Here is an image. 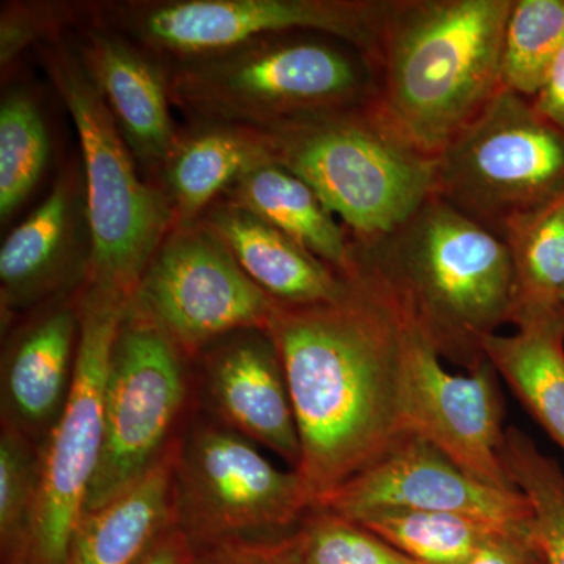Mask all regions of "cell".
Returning a JSON list of instances; mask_svg holds the SVG:
<instances>
[{"instance_id":"277c9868","label":"cell","mask_w":564,"mask_h":564,"mask_svg":"<svg viewBox=\"0 0 564 564\" xmlns=\"http://www.w3.org/2000/svg\"><path fill=\"white\" fill-rule=\"evenodd\" d=\"M169 69L172 104L195 120L265 132L362 109L378 98L375 63L350 43L317 32L265 36Z\"/></svg>"},{"instance_id":"d6a6232c","label":"cell","mask_w":564,"mask_h":564,"mask_svg":"<svg viewBox=\"0 0 564 564\" xmlns=\"http://www.w3.org/2000/svg\"><path fill=\"white\" fill-rule=\"evenodd\" d=\"M536 558L525 524L494 534L463 564H533Z\"/></svg>"},{"instance_id":"d4e9b609","label":"cell","mask_w":564,"mask_h":564,"mask_svg":"<svg viewBox=\"0 0 564 564\" xmlns=\"http://www.w3.org/2000/svg\"><path fill=\"white\" fill-rule=\"evenodd\" d=\"M419 564H463L502 525L444 511L384 510L352 519Z\"/></svg>"},{"instance_id":"8992f818","label":"cell","mask_w":564,"mask_h":564,"mask_svg":"<svg viewBox=\"0 0 564 564\" xmlns=\"http://www.w3.org/2000/svg\"><path fill=\"white\" fill-rule=\"evenodd\" d=\"M40 57L80 141L93 243L87 282L131 300L141 274L176 226V215L162 188L140 180L132 152L76 46L46 41Z\"/></svg>"},{"instance_id":"7402d4cb","label":"cell","mask_w":564,"mask_h":564,"mask_svg":"<svg viewBox=\"0 0 564 564\" xmlns=\"http://www.w3.org/2000/svg\"><path fill=\"white\" fill-rule=\"evenodd\" d=\"M516 328L513 336L486 340V359L564 451V303Z\"/></svg>"},{"instance_id":"e0dca14e","label":"cell","mask_w":564,"mask_h":564,"mask_svg":"<svg viewBox=\"0 0 564 564\" xmlns=\"http://www.w3.org/2000/svg\"><path fill=\"white\" fill-rule=\"evenodd\" d=\"M74 46L133 158L161 170L180 135L170 113L169 70L102 24L82 29Z\"/></svg>"},{"instance_id":"484cf974","label":"cell","mask_w":564,"mask_h":564,"mask_svg":"<svg viewBox=\"0 0 564 564\" xmlns=\"http://www.w3.org/2000/svg\"><path fill=\"white\" fill-rule=\"evenodd\" d=\"M505 470L530 503L529 540L545 564H564V474L516 426L505 429Z\"/></svg>"},{"instance_id":"ac0fdd59","label":"cell","mask_w":564,"mask_h":564,"mask_svg":"<svg viewBox=\"0 0 564 564\" xmlns=\"http://www.w3.org/2000/svg\"><path fill=\"white\" fill-rule=\"evenodd\" d=\"M79 336V300H69L11 337L2 359V425L44 443L68 400Z\"/></svg>"},{"instance_id":"5b68a950","label":"cell","mask_w":564,"mask_h":564,"mask_svg":"<svg viewBox=\"0 0 564 564\" xmlns=\"http://www.w3.org/2000/svg\"><path fill=\"white\" fill-rule=\"evenodd\" d=\"M270 133L278 163L313 188L352 243L383 239L436 193V159L404 140L375 104Z\"/></svg>"},{"instance_id":"1f68e13d","label":"cell","mask_w":564,"mask_h":564,"mask_svg":"<svg viewBox=\"0 0 564 564\" xmlns=\"http://www.w3.org/2000/svg\"><path fill=\"white\" fill-rule=\"evenodd\" d=\"M195 564H299L295 532L280 538H234L196 549Z\"/></svg>"},{"instance_id":"5bb4252c","label":"cell","mask_w":564,"mask_h":564,"mask_svg":"<svg viewBox=\"0 0 564 564\" xmlns=\"http://www.w3.org/2000/svg\"><path fill=\"white\" fill-rule=\"evenodd\" d=\"M317 507L348 519L384 510L444 511L502 525H525L532 516L519 489L508 491L477 480L414 433H404Z\"/></svg>"},{"instance_id":"2e32d148","label":"cell","mask_w":564,"mask_h":564,"mask_svg":"<svg viewBox=\"0 0 564 564\" xmlns=\"http://www.w3.org/2000/svg\"><path fill=\"white\" fill-rule=\"evenodd\" d=\"M84 174L66 170L0 248L2 313L28 310L88 280L91 265Z\"/></svg>"},{"instance_id":"3957f363","label":"cell","mask_w":564,"mask_h":564,"mask_svg":"<svg viewBox=\"0 0 564 564\" xmlns=\"http://www.w3.org/2000/svg\"><path fill=\"white\" fill-rule=\"evenodd\" d=\"M514 0H388L375 109L436 159L502 90Z\"/></svg>"},{"instance_id":"cb8c5ba5","label":"cell","mask_w":564,"mask_h":564,"mask_svg":"<svg viewBox=\"0 0 564 564\" xmlns=\"http://www.w3.org/2000/svg\"><path fill=\"white\" fill-rule=\"evenodd\" d=\"M502 240L513 265L510 323L564 303V195L508 223Z\"/></svg>"},{"instance_id":"9c48e42d","label":"cell","mask_w":564,"mask_h":564,"mask_svg":"<svg viewBox=\"0 0 564 564\" xmlns=\"http://www.w3.org/2000/svg\"><path fill=\"white\" fill-rule=\"evenodd\" d=\"M436 195L502 239L508 223L564 195V133L502 88L437 155Z\"/></svg>"},{"instance_id":"9a60e30c","label":"cell","mask_w":564,"mask_h":564,"mask_svg":"<svg viewBox=\"0 0 564 564\" xmlns=\"http://www.w3.org/2000/svg\"><path fill=\"white\" fill-rule=\"evenodd\" d=\"M206 406L214 422L281 456L302 459L299 429L280 352L265 329H242L198 356Z\"/></svg>"},{"instance_id":"44dd1931","label":"cell","mask_w":564,"mask_h":564,"mask_svg":"<svg viewBox=\"0 0 564 564\" xmlns=\"http://www.w3.org/2000/svg\"><path fill=\"white\" fill-rule=\"evenodd\" d=\"M174 448L176 441L139 484L85 513L65 564L139 562L159 534L173 524Z\"/></svg>"},{"instance_id":"6da1fadb","label":"cell","mask_w":564,"mask_h":564,"mask_svg":"<svg viewBox=\"0 0 564 564\" xmlns=\"http://www.w3.org/2000/svg\"><path fill=\"white\" fill-rule=\"evenodd\" d=\"M334 302H276L267 333L280 352L313 507L404 433L403 315L391 293L352 262Z\"/></svg>"},{"instance_id":"4316f807","label":"cell","mask_w":564,"mask_h":564,"mask_svg":"<svg viewBox=\"0 0 564 564\" xmlns=\"http://www.w3.org/2000/svg\"><path fill=\"white\" fill-rule=\"evenodd\" d=\"M51 141L31 93L14 88L0 104V218L9 220L46 172Z\"/></svg>"},{"instance_id":"d6986e66","label":"cell","mask_w":564,"mask_h":564,"mask_svg":"<svg viewBox=\"0 0 564 564\" xmlns=\"http://www.w3.org/2000/svg\"><path fill=\"white\" fill-rule=\"evenodd\" d=\"M278 163L272 133L226 122L198 121L177 135L161 166L176 225L199 221L242 177Z\"/></svg>"},{"instance_id":"e575fe53","label":"cell","mask_w":564,"mask_h":564,"mask_svg":"<svg viewBox=\"0 0 564 564\" xmlns=\"http://www.w3.org/2000/svg\"><path fill=\"white\" fill-rule=\"evenodd\" d=\"M196 554L191 541L172 524L159 534L158 540L135 564H195Z\"/></svg>"},{"instance_id":"f546056e","label":"cell","mask_w":564,"mask_h":564,"mask_svg":"<svg viewBox=\"0 0 564 564\" xmlns=\"http://www.w3.org/2000/svg\"><path fill=\"white\" fill-rule=\"evenodd\" d=\"M299 564H419L366 527L325 507L311 508L295 530Z\"/></svg>"},{"instance_id":"52a82bcc","label":"cell","mask_w":564,"mask_h":564,"mask_svg":"<svg viewBox=\"0 0 564 564\" xmlns=\"http://www.w3.org/2000/svg\"><path fill=\"white\" fill-rule=\"evenodd\" d=\"M128 304L120 292L85 282L73 386L40 447L39 499L18 564H65L101 462L111 350Z\"/></svg>"},{"instance_id":"f1b7e54d","label":"cell","mask_w":564,"mask_h":564,"mask_svg":"<svg viewBox=\"0 0 564 564\" xmlns=\"http://www.w3.org/2000/svg\"><path fill=\"white\" fill-rule=\"evenodd\" d=\"M40 447L25 434L2 425L0 434V551L2 564H18L31 527L40 488Z\"/></svg>"},{"instance_id":"83f0119b","label":"cell","mask_w":564,"mask_h":564,"mask_svg":"<svg viewBox=\"0 0 564 564\" xmlns=\"http://www.w3.org/2000/svg\"><path fill=\"white\" fill-rule=\"evenodd\" d=\"M564 47V0H514L505 29L502 87L533 99Z\"/></svg>"},{"instance_id":"8fae6325","label":"cell","mask_w":564,"mask_h":564,"mask_svg":"<svg viewBox=\"0 0 564 564\" xmlns=\"http://www.w3.org/2000/svg\"><path fill=\"white\" fill-rule=\"evenodd\" d=\"M276 302L252 282L202 220L176 225L141 274L128 314L159 329L185 358L242 329H265Z\"/></svg>"},{"instance_id":"ffe728a7","label":"cell","mask_w":564,"mask_h":564,"mask_svg":"<svg viewBox=\"0 0 564 564\" xmlns=\"http://www.w3.org/2000/svg\"><path fill=\"white\" fill-rule=\"evenodd\" d=\"M202 221L225 243L248 278L274 302H334L347 289L345 274L337 273L261 218L225 199L215 203Z\"/></svg>"},{"instance_id":"4fadbf2b","label":"cell","mask_w":564,"mask_h":564,"mask_svg":"<svg viewBox=\"0 0 564 564\" xmlns=\"http://www.w3.org/2000/svg\"><path fill=\"white\" fill-rule=\"evenodd\" d=\"M402 315L404 432L425 437L477 480L518 489L500 459L505 430L499 373L489 361L467 375L447 372L430 340Z\"/></svg>"},{"instance_id":"4dcf8cb0","label":"cell","mask_w":564,"mask_h":564,"mask_svg":"<svg viewBox=\"0 0 564 564\" xmlns=\"http://www.w3.org/2000/svg\"><path fill=\"white\" fill-rule=\"evenodd\" d=\"M69 9L62 7L17 3L3 7L0 18V63L9 66L25 47L46 40L58 31L63 21H69Z\"/></svg>"},{"instance_id":"30bf717a","label":"cell","mask_w":564,"mask_h":564,"mask_svg":"<svg viewBox=\"0 0 564 564\" xmlns=\"http://www.w3.org/2000/svg\"><path fill=\"white\" fill-rule=\"evenodd\" d=\"M388 0H169L121 2L101 24L154 57L182 62L289 32L350 43L375 63Z\"/></svg>"},{"instance_id":"603a6c76","label":"cell","mask_w":564,"mask_h":564,"mask_svg":"<svg viewBox=\"0 0 564 564\" xmlns=\"http://www.w3.org/2000/svg\"><path fill=\"white\" fill-rule=\"evenodd\" d=\"M221 199L291 237L337 273L350 272V234L313 188L280 163L247 174Z\"/></svg>"},{"instance_id":"7c38bea8","label":"cell","mask_w":564,"mask_h":564,"mask_svg":"<svg viewBox=\"0 0 564 564\" xmlns=\"http://www.w3.org/2000/svg\"><path fill=\"white\" fill-rule=\"evenodd\" d=\"M185 356L159 329L126 311L104 397V447L87 511L139 484L166 452L188 399Z\"/></svg>"},{"instance_id":"ba28073f","label":"cell","mask_w":564,"mask_h":564,"mask_svg":"<svg viewBox=\"0 0 564 564\" xmlns=\"http://www.w3.org/2000/svg\"><path fill=\"white\" fill-rule=\"evenodd\" d=\"M311 508L296 470H281L220 423L193 419L177 436L173 524L195 551L234 538L285 536Z\"/></svg>"},{"instance_id":"7a4b0ae2","label":"cell","mask_w":564,"mask_h":564,"mask_svg":"<svg viewBox=\"0 0 564 564\" xmlns=\"http://www.w3.org/2000/svg\"><path fill=\"white\" fill-rule=\"evenodd\" d=\"M352 262L391 293L443 359L467 373L510 323L513 265L507 245L434 193L383 239L352 243Z\"/></svg>"},{"instance_id":"836d02e7","label":"cell","mask_w":564,"mask_h":564,"mask_svg":"<svg viewBox=\"0 0 564 564\" xmlns=\"http://www.w3.org/2000/svg\"><path fill=\"white\" fill-rule=\"evenodd\" d=\"M532 102L541 117L564 133V47L555 58L547 79Z\"/></svg>"}]
</instances>
